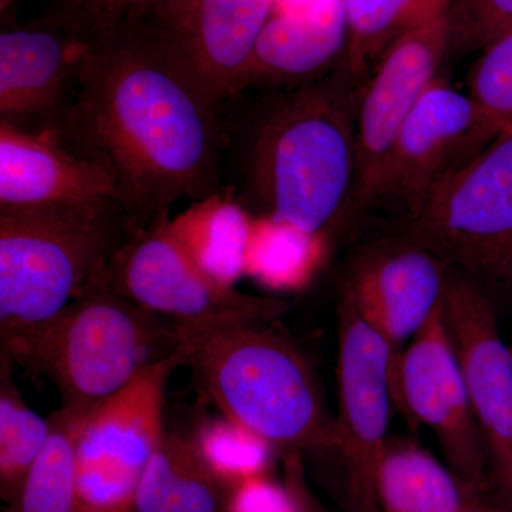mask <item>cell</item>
<instances>
[{
	"label": "cell",
	"instance_id": "obj_1",
	"mask_svg": "<svg viewBox=\"0 0 512 512\" xmlns=\"http://www.w3.org/2000/svg\"><path fill=\"white\" fill-rule=\"evenodd\" d=\"M52 131L113 177L136 234L170 220L178 201L224 195L220 109L144 13L92 40L76 94Z\"/></svg>",
	"mask_w": 512,
	"mask_h": 512
},
{
	"label": "cell",
	"instance_id": "obj_2",
	"mask_svg": "<svg viewBox=\"0 0 512 512\" xmlns=\"http://www.w3.org/2000/svg\"><path fill=\"white\" fill-rule=\"evenodd\" d=\"M362 86L339 62L335 72L278 87L248 110L225 101L221 164L235 163L224 188L229 201L256 218L326 235L352 200Z\"/></svg>",
	"mask_w": 512,
	"mask_h": 512
},
{
	"label": "cell",
	"instance_id": "obj_3",
	"mask_svg": "<svg viewBox=\"0 0 512 512\" xmlns=\"http://www.w3.org/2000/svg\"><path fill=\"white\" fill-rule=\"evenodd\" d=\"M175 326L202 402L284 454L335 453L336 420L291 340L266 322Z\"/></svg>",
	"mask_w": 512,
	"mask_h": 512
},
{
	"label": "cell",
	"instance_id": "obj_4",
	"mask_svg": "<svg viewBox=\"0 0 512 512\" xmlns=\"http://www.w3.org/2000/svg\"><path fill=\"white\" fill-rule=\"evenodd\" d=\"M106 269L55 319L0 343L15 366L47 377L62 409L89 416L148 367L181 353L174 320L113 291Z\"/></svg>",
	"mask_w": 512,
	"mask_h": 512
},
{
	"label": "cell",
	"instance_id": "obj_5",
	"mask_svg": "<svg viewBox=\"0 0 512 512\" xmlns=\"http://www.w3.org/2000/svg\"><path fill=\"white\" fill-rule=\"evenodd\" d=\"M134 235L116 200L0 208V343L55 319Z\"/></svg>",
	"mask_w": 512,
	"mask_h": 512
},
{
	"label": "cell",
	"instance_id": "obj_6",
	"mask_svg": "<svg viewBox=\"0 0 512 512\" xmlns=\"http://www.w3.org/2000/svg\"><path fill=\"white\" fill-rule=\"evenodd\" d=\"M404 241L473 281L512 288V131L434 187L407 215Z\"/></svg>",
	"mask_w": 512,
	"mask_h": 512
},
{
	"label": "cell",
	"instance_id": "obj_7",
	"mask_svg": "<svg viewBox=\"0 0 512 512\" xmlns=\"http://www.w3.org/2000/svg\"><path fill=\"white\" fill-rule=\"evenodd\" d=\"M104 275L123 298L187 325L269 323L288 309L279 299L247 295L208 275L174 234L171 220L128 239Z\"/></svg>",
	"mask_w": 512,
	"mask_h": 512
},
{
	"label": "cell",
	"instance_id": "obj_8",
	"mask_svg": "<svg viewBox=\"0 0 512 512\" xmlns=\"http://www.w3.org/2000/svg\"><path fill=\"white\" fill-rule=\"evenodd\" d=\"M183 355L148 367L84 420L76 447L84 512H133L138 484L165 436L168 382Z\"/></svg>",
	"mask_w": 512,
	"mask_h": 512
},
{
	"label": "cell",
	"instance_id": "obj_9",
	"mask_svg": "<svg viewBox=\"0 0 512 512\" xmlns=\"http://www.w3.org/2000/svg\"><path fill=\"white\" fill-rule=\"evenodd\" d=\"M393 360L390 346L342 299L335 453L345 512H382L380 468L389 444Z\"/></svg>",
	"mask_w": 512,
	"mask_h": 512
},
{
	"label": "cell",
	"instance_id": "obj_10",
	"mask_svg": "<svg viewBox=\"0 0 512 512\" xmlns=\"http://www.w3.org/2000/svg\"><path fill=\"white\" fill-rule=\"evenodd\" d=\"M392 389L394 403L434 434L461 483L480 487L490 460L441 306L394 357Z\"/></svg>",
	"mask_w": 512,
	"mask_h": 512
},
{
	"label": "cell",
	"instance_id": "obj_11",
	"mask_svg": "<svg viewBox=\"0 0 512 512\" xmlns=\"http://www.w3.org/2000/svg\"><path fill=\"white\" fill-rule=\"evenodd\" d=\"M450 52L446 16L397 39L360 89L356 111V177L349 208L379 200L397 137Z\"/></svg>",
	"mask_w": 512,
	"mask_h": 512
},
{
	"label": "cell",
	"instance_id": "obj_12",
	"mask_svg": "<svg viewBox=\"0 0 512 512\" xmlns=\"http://www.w3.org/2000/svg\"><path fill=\"white\" fill-rule=\"evenodd\" d=\"M441 308L495 480L512 501V350L493 302L468 276L450 272Z\"/></svg>",
	"mask_w": 512,
	"mask_h": 512
},
{
	"label": "cell",
	"instance_id": "obj_13",
	"mask_svg": "<svg viewBox=\"0 0 512 512\" xmlns=\"http://www.w3.org/2000/svg\"><path fill=\"white\" fill-rule=\"evenodd\" d=\"M503 136L473 99L437 79L423 94L394 144L379 200L392 198L407 215L458 167Z\"/></svg>",
	"mask_w": 512,
	"mask_h": 512
},
{
	"label": "cell",
	"instance_id": "obj_14",
	"mask_svg": "<svg viewBox=\"0 0 512 512\" xmlns=\"http://www.w3.org/2000/svg\"><path fill=\"white\" fill-rule=\"evenodd\" d=\"M141 13L192 83L220 109L237 94L275 0H167Z\"/></svg>",
	"mask_w": 512,
	"mask_h": 512
},
{
	"label": "cell",
	"instance_id": "obj_15",
	"mask_svg": "<svg viewBox=\"0 0 512 512\" xmlns=\"http://www.w3.org/2000/svg\"><path fill=\"white\" fill-rule=\"evenodd\" d=\"M92 40L49 13L0 32V121L28 133L55 130L72 103Z\"/></svg>",
	"mask_w": 512,
	"mask_h": 512
},
{
	"label": "cell",
	"instance_id": "obj_16",
	"mask_svg": "<svg viewBox=\"0 0 512 512\" xmlns=\"http://www.w3.org/2000/svg\"><path fill=\"white\" fill-rule=\"evenodd\" d=\"M450 269L409 241L366 252L346 275L342 299L399 355L440 308Z\"/></svg>",
	"mask_w": 512,
	"mask_h": 512
},
{
	"label": "cell",
	"instance_id": "obj_17",
	"mask_svg": "<svg viewBox=\"0 0 512 512\" xmlns=\"http://www.w3.org/2000/svg\"><path fill=\"white\" fill-rule=\"evenodd\" d=\"M116 200L113 177L70 153L55 131L28 133L0 121V208Z\"/></svg>",
	"mask_w": 512,
	"mask_h": 512
},
{
	"label": "cell",
	"instance_id": "obj_18",
	"mask_svg": "<svg viewBox=\"0 0 512 512\" xmlns=\"http://www.w3.org/2000/svg\"><path fill=\"white\" fill-rule=\"evenodd\" d=\"M348 43L342 0H312L305 8L275 12L266 22L239 80L249 87H284L313 82L340 62Z\"/></svg>",
	"mask_w": 512,
	"mask_h": 512
},
{
	"label": "cell",
	"instance_id": "obj_19",
	"mask_svg": "<svg viewBox=\"0 0 512 512\" xmlns=\"http://www.w3.org/2000/svg\"><path fill=\"white\" fill-rule=\"evenodd\" d=\"M231 491L192 437L165 433L138 484L133 512H227Z\"/></svg>",
	"mask_w": 512,
	"mask_h": 512
},
{
	"label": "cell",
	"instance_id": "obj_20",
	"mask_svg": "<svg viewBox=\"0 0 512 512\" xmlns=\"http://www.w3.org/2000/svg\"><path fill=\"white\" fill-rule=\"evenodd\" d=\"M460 478L416 444L390 443L380 468L382 512H466Z\"/></svg>",
	"mask_w": 512,
	"mask_h": 512
},
{
	"label": "cell",
	"instance_id": "obj_21",
	"mask_svg": "<svg viewBox=\"0 0 512 512\" xmlns=\"http://www.w3.org/2000/svg\"><path fill=\"white\" fill-rule=\"evenodd\" d=\"M342 3L348 43L340 62L363 84L397 39L446 16L451 0H342Z\"/></svg>",
	"mask_w": 512,
	"mask_h": 512
},
{
	"label": "cell",
	"instance_id": "obj_22",
	"mask_svg": "<svg viewBox=\"0 0 512 512\" xmlns=\"http://www.w3.org/2000/svg\"><path fill=\"white\" fill-rule=\"evenodd\" d=\"M249 214L224 195L197 202L191 211L171 221L174 234L195 262L221 284L234 286L245 275L252 221Z\"/></svg>",
	"mask_w": 512,
	"mask_h": 512
},
{
	"label": "cell",
	"instance_id": "obj_23",
	"mask_svg": "<svg viewBox=\"0 0 512 512\" xmlns=\"http://www.w3.org/2000/svg\"><path fill=\"white\" fill-rule=\"evenodd\" d=\"M86 417L64 409L50 414L49 440L18 500L6 512H84L77 487L76 447Z\"/></svg>",
	"mask_w": 512,
	"mask_h": 512
},
{
	"label": "cell",
	"instance_id": "obj_24",
	"mask_svg": "<svg viewBox=\"0 0 512 512\" xmlns=\"http://www.w3.org/2000/svg\"><path fill=\"white\" fill-rule=\"evenodd\" d=\"M325 251V235L256 218L249 234L245 275L274 291H293L311 281Z\"/></svg>",
	"mask_w": 512,
	"mask_h": 512
},
{
	"label": "cell",
	"instance_id": "obj_25",
	"mask_svg": "<svg viewBox=\"0 0 512 512\" xmlns=\"http://www.w3.org/2000/svg\"><path fill=\"white\" fill-rule=\"evenodd\" d=\"M15 363L0 353V495L18 500L23 484L49 440L52 424L26 406L13 382Z\"/></svg>",
	"mask_w": 512,
	"mask_h": 512
},
{
	"label": "cell",
	"instance_id": "obj_26",
	"mask_svg": "<svg viewBox=\"0 0 512 512\" xmlns=\"http://www.w3.org/2000/svg\"><path fill=\"white\" fill-rule=\"evenodd\" d=\"M192 439L212 473L231 490L248 478L268 474L275 450L268 441L224 416L204 421Z\"/></svg>",
	"mask_w": 512,
	"mask_h": 512
},
{
	"label": "cell",
	"instance_id": "obj_27",
	"mask_svg": "<svg viewBox=\"0 0 512 512\" xmlns=\"http://www.w3.org/2000/svg\"><path fill=\"white\" fill-rule=\"evenodd\" d=\"M480 52L468 74V96L501 133H511L512 30Z\"/></svg>",
	"mask_w": 512,
	"mask_h": 512
},
{
	"label": "cell",
	"instance_id": "obj_28",
	"mask_svg": "<svg viewBox=\"0 0 512 512\" xmlns=\"http://www.w3.org/2000/svg\"><path fill=\"white\" fill-rule=\"evenodd\" d=\"M450 50L480 52L512 30V0H451L447 9Z\"/></svg>",
	"mask_w": 512,
	"mask_h": 512
},
{
	"label": "cell",
	"instance_id": "obj_29",
	"mask_svg": "<svg viewBox=\"0 0 512 512\" xmlns=\"http://www.w3.org/2000/svg\"><path fill=\"white\" fill-rule=\"evenodd\" d=\"M164 2L167 0H52L46 13L70 32L93 40Z\"/></svg>",
	"mask_w": 512,
	"mask_h": 512
},
{
	"label": "cell",
	"instance_id": "obj_30",
	"mask_svg": "<svg viewBox=\"0 0 512 512\" xmlns=\"http://www.w3.org/2000/svg\"><path fill=\"white\" fill-rule=\"evenodd\" d=\"M227 512H298L289 485L268 474L248 478L231 491Z\"/></svg>",
	"mask_w": 512,
	"mask_h": 512
},
{
	"label": "cell",
	"instance_id": "obj_31",
	"mask_svg": "<svg viewBox=\"0 0 512 512\" xmlns=\"http://www.w3.org/2000/svg\"><path fill=\"white\" fill-rule=\"evenodd\" d=\"M284 456V481L295 495L298 512H323L322 507L309 490L308 483H306L302 454L289 453L284 454Z\"/></svg>",
	"mask_w": 512,
	"mask_h": 512
},
{
	"label": "cell",
	"instance_id": "obj_32",
	"mask_svg": "<svg viewBox=\"0 0 512 512\" xmlns=\"http://www.w3.org/2000/svg\"><path fill=\"white\" fill-rule=\"evenodd\" d=\"M26 0H0V25L8 28L18 23L20 8Z\"/></svg>",
	"mask_w": 512,
	"mask_h": 512
}]
</instances>
